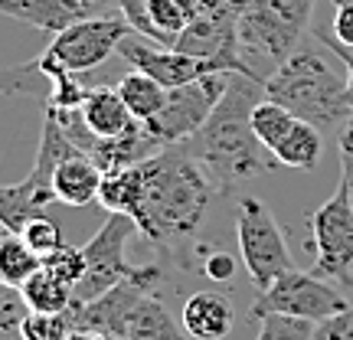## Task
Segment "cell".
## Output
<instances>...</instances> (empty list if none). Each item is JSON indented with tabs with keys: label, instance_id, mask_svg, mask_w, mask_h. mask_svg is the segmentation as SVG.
Returning <instances> with one entry per match:
<instances>
[{
	"label": "cell",
	"instance_id": "cell-19",
	"mask_svg": "<svg viewBox=\"0 0 353 340\" xmlns=\"http://www.w3.org/2000/svg\"><path fill=\"white\" fill-rule=\"evenodd\" d=\"M39 268H43V259L26 246L23 236L0 229V285L20 291Z\"/></svg>",
	"mask_w": 353,
	"mask_h": 340
},
{
	"label": "cell",
	"instance_id": "cell-25",
	"mask_svg": "<svg viewBox=\"0 0 353 340\" xmlns=\"http://www.w3.org/2000/svg\"><path fill=\"white\" fill-rule=\"evenodd\" d=\"M148 13H151V23L157 26V33L167 39V46L174 50L176 37L190 26V17L183 10L180 0H148Z\"/></svg>",
	"mask_w": 353,
	"mask_h": 340
},
{
	"label": "cell",
	"instance_id": "cell-16",
	"mask_svg": "<svg viewBox=\"0 0 353 340\" xmlns=\"http://www.w3.org/2000/svg\"><path fill=\"white\" fill-rule=\"evenodd\" d=\"M79 114H82V121H85L88 131L99 134V138H118V134H125L128 128L134 125V118L128 112V105L121 101L118 88H108V86L88 88Z\"/></svg>",
	"mask_w": 353,
	"mask_h": 340
},
{
	"label": "cell",
	"instance_id": "cell-2",
	"mask_svg": "<svg viewBox=\"0 0 353 340\" xmlns=\"http://www.w3.org/2000/svg\"><path fill=\"white\" fill-rule=\"evenodd\" d=\"M265 99V82L249 76H229L219 105L206 118V125L187 141L193 161L206 170L219 193H232L236 183L259 170L278 167L265 157L262 141L252 131V112Z\"/></svg>",
	"mask_w": 353,
	"mask_h": 340
},
{
	"label": "cell",
	"instance_id": "cell-5",
	"mask_svg": "<svg viewBox=\"0 0 353 340\" xmlns=\"http://www.w3.org/2000/svg\"><path fill=\"white\" fill-rule=\"evenodd\" d=\"M236 239H239L242 265L252 285L265 291L278 275L291 268V249L275 213L255 197H242L236 210Z\"/></svg>",
	"mask_w": 353,
	"mask_h": 340
},
{
	"label": "cell",
	"instance_id": "cell-36",
	"mask_svg": "<svg viewBox=\"0 0 353 340\" xmlns=\"http://www.w3.org/2000/svg\"><path fill=\"white\" fill-rule=\"evenodd\" d=\"M82 3H88V7H95V10H101V13L108 10L112 3H114V7H118V0H82Z\"/></svg>",
	"mask_w": 353,
	"mask_h": 340
},
{
	"label": "cell",
	"instance_id": "cell-18",
	"mask_svg": "<svg viewBox=\"0 0 353 340\" xmlns=\"http://www.w3.org/2000/svg\"><path fill=\"white\" fill-rule=\"evenodd\" d=\"M125 340H187V330L170 317L167 304L157 294H148L128 321Z\"/></svg>",
	"mask_w": 353,
	"mask_h": 340
},
{
	"label": "cell",
	"instance_id": "cell-24",
	"mask_svg": "<svg viewBox=\"0 0 353 340\" xmlns=\"http://www.w3.org/2000/svg\"><path fill=\"white\" fill-rule=\"evenodd\" d=\"M43 268L76 291V285L85 278V252H82V246H69L65 242V246H59L56 252H50L43 259Z\"/></svg>",
	"mask_w": 353,
	"mask_h": 340
},
{
	"label": "cell",
	"instance_id": "cell-23",
	"mask_svg": "<svg viewBox=\"0 0 353 340\" xmlns=\"http://www.w3.org/2000/svg\"><path fill=\"white\" fill-rule=\"evenodd\" d=\"M294 121H298V118H294L288 108H281L278 101H272V99H262L259 105H255V112H252V131H255V138L262 141L265 151H272L278 141L294 128Z\"/></svg>",
	"mask_w": 353,
	"mask_h": 340
},
{
	"label": "cell",
	"instance_id": "cell-17",
	"mask_svg": "<svg viewBox=\"0 0 353 340\" xmlns=\"http://www.w3.org/2000/svg\"><path fill=\"white\" fill-rule=\"evenodd\" d=\"M272 161L278 167H291V170H314L321 164V154H324V141H321V131L307 121H294L285 138L272 148Z\"/></svg>",
	"mask_w": 353,
	"mask_h": 340
},
{
	"label": "cell",
	"instance_id": "cell-8",
	"mask_svg": "<svg viewBox=\"0 0 353 340\" xmlns=\"http://www.w3.org/2000/svg\"><path fill=\"white\" fill-rule=\"evenodd\" d=\"M343 308H350L347 298L321 275L288 268L265 291H259V298L252 304V317L259 321L265 314H285L298 317V321H311V324H324L327 317L341 314Z\"/></svg>",
	"mask_w": 353,
	"mask_h": 340
},
{
	"label": "cell",
	"instance_id": "cell-27",
	"mask_svg": "<svg viewBox=\"0 0 353 340\" xmlns=\"http://www.w3.org/2000/svg\"><path fill=\"white\" fill-rule=\"evenodd\" d=\"M317 324L298 321L285 314H265L259 317V337L255 340H314Z\"/></svg>",
	"mask_w": 353,
	"mask_h": 340
},
{
	"label": "cell",
	"instance_id": "cell-7",
	"mask_svg": "<svg viewBox=\"0 0 353 340\" xmlns=\"http://www.w3.org/2000/svg\"><path fill=\"white\" fill-rule=\"evenodd\" d=\"M138 232L134 219L125 213H108L105 226L82 246L85 252V278L72 291V304H85L92 298L105 294L125 278H138L144 272V265L128 262V239Z\"/></svg>",
	"mask_w": 353,
	"mask_h": 340
},
{
	"label": "cell",
	"instance_id": "cell-33",
	"mask_svg": "<svg viewBox=\"0 0 353 340\" xmlns=\"http://www.w3.org/2000/svg\"><path fill=\"white\" fill-rule=\"evenodd\" d=\"M341 180L350 190V203H353V121L341 131Z\"/></svg>",
	"mask_w": 353,
	"mask_h": 340
},
{
	"label": "cell",
	"instance_id": "cell-32",
	"mask_svg": "<svg viewBox=\"0 0 353 340\" xmlns=\"http://www.w3.org/2000/svg\"><path fill=\"white\" fill-rule=\"evenodd\" d=\"M314 39L321 46H327L330 52H337V59L347 66V86H350V99H353V46H343L341 39L327 33V30H314Z\"/></svg>",
	"mask_w": 353,
	"mask_h": 340
},
{
	"label": "cell",
	"instance_id": "cell-6",
	"mask_svg": "<svg viewBox=\"0 0 353 340\" xmlns=\"http://www.w3.org/2000/svg\"><path fill=\"white\" fill-rule=\"evenodd\" d=\"M307 226H311L307 249L314 252V275L353 285V203L343 180L334 190V197L307 216Z\"/></svg>",
	"mask_w": 353,
	"mask_h": 340
},
{
	"label": "cell",
	"instance_id": "cell-3",
	"mask_svg": "<svg viewBox=\"0 0 353 340\" xmlns=\"http://www.w3.org/2000/svg\"><path fill=\"white\" fill-rule=\"evenodd\" d=\"M265 99L278 101L294 118L324 131H343L353 121V99L347 79H341L317 50H294L265 79Z\"/></svg>",
	"mask_w": 353,
	"mask_h": 340
},
{
	"label": "cell",
	"instance_id": "cell-15",
	"mask_svg": "<svg viewBox=\"0 0 353 340\" xmlns=\"http://www.w3.org/2000/svg\"><path fill=\"white\" fill-rule=\"evenodd\" d=\"M101 170L85 154H72L65 157L63 164L56 167L52 174V193H56V203L63 206H72V210H82L88 203L99 200V187H101Z\"/></svg>",
	"mask_w": 353,
	"mask_h": 340
},
{
	"label": "cell",
	"instance_id": "cell-4",
	"mask_svg": "<svg viewBox=\"0 0 353 340\" xmlns=\"http://www.w3.org/2000/svg\"><path fill=\"white\" fill-rule=\"evenodd\" d=\"M317 0H249L239 20V46L249 76L265 82L298 50Z\"/></svg>",
	"mask_w": 353,
	"mask_h": 340
},
{
	"label": "cell",
	"instance_id": "cell-20",
	"mask_svg": "<svg viewBox=\"0 0 353 340\" xmlns=\"http://www.w3.org/2000/svg\"><path fill=\"white\" fill-rule=\"evenodd\" d=\"M141 197H144V174L138 167H128V170H118V174H105L99 187V206L105 213H125L131 216L138 210Z\"/></svg>",
	"mask_w": 353,
	"mask_h": 340
},
{
	"label": "cell",
	"instance_id": "cell-30",
	"mask_svg": "<svg viewBox=\"0 0 353 340\" xmlns=\"http://www.w3.org/2000/svg\"><path fill=\"white\" fill-rule=\"evenodd\" d=\"M236 268H239V262L229 252H206V249H203V275L210 278L213 285L232 281V278H236Z\"/></svg>",
	"mask_w": 353,
	"mask_h": 340
},
{
	"label": "cell",
	"instance_id": "cell-13",
	"mask_svg": "<svg viewBox=\"0 0 353 340\" xmlns=\"http://www.w3.org/2000/svg\"><path fill=\"white\" fill-rule=\"evenodd\" d=\"M0 17H10L20 23L43 30V33H63L65 26L101 17V10L88 7L82 0H0Z\"/></svg>",
	"mask_w": 353,
	"mask_h": 340
},
{
	"label": "cell",
	"instance_id": "cell-34",
	"mask_svg": "<svg viewBox=\"0 0 353 340\" xmlns=\"http://www.w3.org/2000/svg\"><path fill=\"white\" fill-rule=\"evenodd\" d=\"M334 37L341 39L343 46H353V3H341L334 13Z\"/></svg>",
	"mask_w": 353,
	"mask_h": 340
},
{
	"label": "cell",
	"instance_id": "cell-11",
	"mask_svg": "<svg viewBox=\"0 0 353 340\" xmlns=\"http://www.w3.org/2000/svg\"><path fill=\"white\" fill-rule=\"evenodd\" d=\"M157 285H161V265H144L138 278H125L99 298L85 304H72L69 308L72 330H99V334H112V337L125 340L134 308L141 304V298L157 294Z\"/></svg>",
	"mask_w": 353,
	"mask_h": 340
},
{
	"label": "cell",
	"instance_id": "cell-29",
	"mask_svg": "<svg viewBox=\"0 0 353 340\" xmlns=\"http://www.w3.org/2000/svg\"><path fill=\"white\" fill-rule=\"evenodd\" d=\"M26 304L17 288L0 285V340H20V324H23Z\"/></svg>",
	"mask_w": 353,
	"mask_h": 340
},
{
	"label": "cell",
	"instance_id": "cell-26",
	"mask_svg": "<svg viewBox=\"0 0 353 340\" xmlns=\"http://www.w3.org/2000/svg\"><path fill=\"white\" fill-rule=\"evenodd\" d=\"M72 330L69 311L65 314H37L26 311L23 324H20V340H65Z\"/></svg>",
	"mask_w": 353,
	"mask_h": 340
},
{
	"label": "cell",
	"instance_id": "cell-10",
	"mask_svg": "<svg viewBox=\"0 0 353 340\" xmlns=\"http://www.w3.org/2000/svg\"><path fill=\"white\" fill-rule=\"evenodd\" d=\"M128 33L134 30L125 23L121 13H101V17H88V20L65 26L63 33L52 37V43L43 52L63 69L82 76V72L99 69L108 56H114Z\"/></svg>",
	"mask_w": 353,
	"mask_h": 340
},
{
	"label": "cell",
	"instance_id": "cell-37",
	"mask_svg": "<svg viewBox=\"0 0 353 340\" xmlns=\"http://www.w3.org/2000/svg\"><path fill=\"white\" fill-rule=\"evenodd\" d=\"M341 3H353V0H334V7H341Z\"/></svg>",
	"mask_w": 353,
	"mask_h": 340
},
{
	"label": "cell",
	"instance_id": "cell-14",
	"mask_svg": "<svg viewBox=\"0 0 353 340\" xmlns=\"http://www.w3.org/2000/svg\"><path fill=\"white\" fill-rule=\"evenodd\" d=\"M180 324L190 340H223L236 324V311L219 291H196L183 301Z\"/></svg>",
	"mask_w": 353,
	"mask_h": 340
},
{
	"label": "cell",
	"instance_id": "cell-1",
	"mask_svg": "<svg viewBox=\"0 0 353 340\" xmlns=\"http://www.w3.org/2000/svg\"><path fill=\"white\" fill-rule=\"evenodd\" d=\"M141 174L144 197L131 219L138 226V236H144L154 249L174 255L203 226L206 210L216 197L213 180L193 161L187 144L157 151L141 164Z\"/></svg>",
	"mask_w": 353,
	"mask_h": 340
},
{
	"label": "cell",
	"instance_id": "cell-9",
	"mask_svg": "<svg viewBox=\"0 0 353 340\" xmlns=\"http://www.w3.org/2000/svg\"><path fill=\"white\" fill-rule=\"evenodd\" d=\"M229 86V76L216 72V76H203L190 86L170 88L167 92L164 108L154 114L151 121H141V125L151 131V138L161 148H174V144H187L203 125L206 118L213 114V108L219 105L223 92Z\"/></svg>",
	"mask_w": 353,
	"mask_h": 340
},
{
	"label": "cell",
	"instance_id": "cell-31",
	"mask_svg": "<svg viewBox=\"0 0 353 340\" xmlns=\"http://www.w3.org/2000/svg\"><path fill=\"white\" fill-rule=\"evenodd\" d=\"M314 340H353V304L343 308L341 314L327 317L324 324H317Z\"/></svg>",
	"mask_w": 353,
	"mask_h": 340
},
{
	"label": "cell",
	"instance_id": "cell-22",
	"mask_svg": "<svg viewBox=\"0 0 353 340\" xmlns=\"http://www.w3.org/2000/svg\"><path fill=\"white\" fill-rule=\"evenodd\" d=\"M20 298H23L26 311H37V314H65L72 308V288L50 275L46 268H39L20 288Z\"/></svg>",
	"mask_w": 353,
	"mask_h": 340
},
{
	"label": "cell",
	"instance_id": "cell-35",
	"mask_svg": "<svg viewBox=\"0 0 353 340\" xmlns=\"http://www.w3.org/2000/svg\"><path fill=\"white\" fill-rule=\"evenodd\" d=\"M65 340H121V337H112V334H99V330H69Z\"/></svg>",
	"mask_w": 353,
	"mask_h": 340
},
{
	"label": "cell",
	"instance_id": "cell-28",
	"mask_svg": "<svg viewBox=\"0 0 353 340\" xmlns=\"http://www.w3.org/2000/svg\"><path fill=\"white\" fill-rule=\"evenodd\" d=\"M20 236H23V242L39 255V259H46V255L56 252L59 246H65L63 229H59V223L50 219V216H37V219H30V223L20 229Z\"/></svg>",
	"mask_w": 353,
	"mask_h": 340
},
{
	"label": "cell",
	"instance_id": "cell-21",
	"mask_svg": "<svg viewBox=\"0 0 353 340\" xmlns=\"http://www.w3.org/2000/svg\"><path fill=\"white\" fill-rule=\"evenodd\" d=\"M114 88H118V95L128 105V112H131L134 121H151L167 101V88L161 82H154L151 76L138 72V69H131L128 76H121V82Z\"/></svg>",
	"mask_w": 353,
	"mask_h": 340
},
{
	"label": "cell",
	"instance_id": "cell-12",
	"mask_svg": "<svg viewBox=\"0 0 353 340\" xmlns=\"http://www.w3.org/2000/svg\"><path fill=\"white\" fill-rule=\"evenodd\" d=\"M118 56H121L131 69H138L144 76H151L154 82H161L167 92H170V88H180V86H190V82H196V79H203V76H216L210 63L193 59L187 52L157 46V43H148V39L138 37V33H128V37L121 39Z\"/></svg>",
	"mask_w": 353,
	"mask_h": 340
}]
</instances>
